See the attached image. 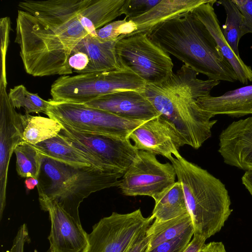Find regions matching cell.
Masks as SVG:
<instances>
[{
  "label": "cell",
  "instance_id": "cell-1",
  "mask_svg": "<svg viewBox=\"0 0 252 252\" xmlns=\"http://www.w3.org/2000/svg\"><path fill=\"white\" fill-rule=\"evenodd\" d=\"M126 0H24L18 3L15 42L34 77L73 73L68 60L85 36L123 14Z\"/></svg>",
  "mask_w": 252,
  "mask_h": 252
},
{
  "label": "cell",
  "instance_id": "cell-2",
  "mask_svg": "<svg viewBox=\"0 0 252 252\" xmlns=\"http://www.w3.org/2000/svg\"><path fill=\"white\" fill-rule=\"evenodd\" d=\"M198 73L185 64L163 82L147 85L143 94L158 112L176 128L185 145L199 149L212 135L217 120L201 109L196 99L210 94L220 81L197 78Z\"/></svg>",
  "mask_w": 252,
  "mask_h": 252
},
{
  "label": "cell",
  "instance_id": "cell-3",
  "mask_svg": "<svg viewBox=\"0 0 252 252\" xmlns=\"http://www.w3.org/2000/svg\"><path fill=\"white\" fill-rule=\"evenodd\" d=\"M147 34L166 53L209 79L238 80L233 68L211 34L191 11L159 24Z\"/></svg>",
  "mask_w": 252,
  "mask_h": 252
},
{
  "label": "cell",
  "instance_id": "cell-4",
  "mask_svg": "<svg viewBox=\"0 0 252 252\" xmlns=\"http://www.w3.org/2000/svg\"><path fill=\"white\" fill-rule=\"evenodd\" d=\"M184 192L194 235L205 240L219 232L232 210L225 185L206 170L182 157L169 159Z\"/></svg>",
  "mask_w": 252,
  "mask_h": 252
},
{
  "label": "cell",
  "instance_id": "cell-5",
  "mask_svg": "<svg viewBox=\"0 0 252 252\" xmlns=\"http://www.w3.org/2000/svg\"><path fill=\"white\" fill-rule=\"evenodd\" d=\"M124 174L94 166H75L42 156L37 188L39 195L54 200L80 222L79 207L91 193L119 186Z\"/></svg>",
  "mask_w": 252,
  "mask_h": 252
},
{
  "label": "cell",
  "instance_id": "cell-6",
  "mask_svg": "<svg viewBox=\"0 0 252 252\" xmlns=\"http://www.w3.org/2000/svg\"><path fill=\"white\" fill-rule=\"evenodd\" d=\"M146 83L128 68L106 72L62 75L52 84V100L85 104L98 97L124 91L143 93Z\"/></svg>",
  "mask_w": 252,
  "mask_h": 252
},
{
  "label": "cell",
  "instance_id": "cell-7",
  "mask_svg": "<svg viewBox=\"0 0 252 252\" xmlns=\"http://www.w3.org/2000/svg\"><path fill=\"white\" fill-rule=\"evenodd\" d=\"M116 49L122 67L133 71L147 85L160 84L173 73V63L168 54L153 42L146 32L119 39Z\"/></svg>",
  "mask_w": 252,
  "mask_h": 252
},
{
  "label": "cell",
  "instance_id": "cell-8",
  "mask_svg": "<svg viewBox=\"0 0 252 252\" xmlns=\"http://www.w3.org/2000/svg\"><path fill=\"white\" fill-rule=\"evenodd\" d=\"M49 101L46 114L49 118L79 131L129 137L145 122L123 118L84 104Z\"/></svg>",
  "mask_w": 252,
  "mask_h": 252
},
{
  "label": "cell",
  "instance_id": "cell-9",
  "mask_svg": "<svg viewBox=\"0 0 252 252\" xmlns=\"http://www.w3.org/2000/svg\"><path fill=\"white\" fill-rule=\"evenodd\" d=\"M59 135L71 146L114 171L125 173L138 150L128 137L88 132L62 124Z\"/></svg>",
  "mask_w": 252,
  "mask_h": 252
},
{
  "label": "cell",
  "instance_id": "cell-10",
  "mask_svg": "<svg viewBox=\"0 0 252 252\" xmlns=\"http://www.w3.org/2000/svg\"><path fill=\"white\" fill-rule=\"evenodd\" d=\"M172 164L159 162L154 154L139 151L118 186L126 196H148L155 201L175 182Z\"/></svg>",
  "mask_w": 252,
  "mask_h": 252
},
{
  "label": "cell",
  "instance_id": "cell-11",
  "mask_svg": "<svg viewBox=\"0 0 252 252\" xmlns=\"http://www.w3.org/2000/svg\"><path fill=\"white\" fill-rule=\"evenodd\" d=\"M154 219L152 215L144 217L140 209L126 214L113 212L93 226L84 252H126L138 234Z\"/></svg>",
  "mask_w": 252,
  "mask_h": 252
},
{
  "label": "cell",
  "instance_id": "cell-12",
  "mask_svg": "<svg viewBox=\"0 0 252 252\" xmlns=\"http://www.w3.org/2000/svg\"><path fill=\"white\" fill-rule=\"evenodd\" d=\"M39 201L41 209L48 212L51 221L50 252H84L88 245V234L81 222L54 200L39 195Z\"/></svg>",
  "mask_w": 252,
  "mask_h": 252
},
{
  "label": "cell",
  "instance_id": "cell-13",
  "mask_svg": "<svg viewBox=\"0 0 252 252\" xmlns=\"http://www.w3.org/2000/svg\"><path fill=\"white\" fill-rule=\"evenodd\" d=\"M119 39L103 40L97 37L95 32L85 36L70 55L68 64L72 72L85 74L122 68L116 49Z\"/></svg>",
  "mask_w": 252,
  "mask_h": 252
},
{
  "label": "cell",
  "instance_id": "cell-14",
  "mask_svg": "<svg viewBox=\"0 0 252 252\" xmlns=\"http://www.w3.org/2000/svg\"><path fill=\"white\" fill-rule=\"evenodd\" d=\"M6 88L0 93V219L6 205V187L9 162L17 145L25 142L20 114L8 98Z\"/></svg>",
  "mask_w": 252,
  "mask_h": 252
},
{
  "label": "cell",
  "instance_id": "cell-15",
  "mask_svg": "<svg viewBox=\"0 0 252 252\" xmlns=\"http://www.w3.org/2000/svg\"><path fill=\"white\" fill-rule=\"evenodd\" d=\"M138 151L162 156L168 159L179 153L184 142L175 126L161 115L148 120L129 134Z\"/></svg>",
  "mask_w": 252,
  "mask_h": 252
},
{
  "label": "cell",
  "instance_id": "cell-16",
  "mask_svg": "<svg viewBox=\"0 0 252 252\" xmlns=\"http://www.w3.org/2000/svg\"><path fill=\"white\" fill-rule=\"evenodd\" d=\"M218 151L225 163L252 170V116L232 122L221 132Z\"/></svg>",
  "mask_w": 252,
  "mask_h": 252
},
{
  "label": "cell",
  "instance_id": "cell-17",
  "mask_svg": "<svg viewBox=\"0 0 252 252\" xmlns=\"http://www.w3.org/2000/svg\"><path fill=\"white\" fill-rule=\"evenodd\" d=\"M84 104L132 120L146 122L160 115L143 92L135 91L106 94Z\"/></svg>",
  "mask_w": 252,
  "mask_h": 252
},
{
  "label": "cell",
  "instance_id": "cell-18",
  "mask_svg": "<svg viewBox=\"0 0 252 252\" xmlns=\"http://www.w3.org/2000/svg\"><path fill=\"white\" fill-rule=\"evenodd\" d=\"M216 2L217 0H209L196 7L191 12L202 22L211 34L221 53L233 68L238 80L247 85L249 82H252V68L234 53L224 38L213 5Z\"/></svg>",
  "mask_w": 252,
  "mask_h": 252
},
{
  "label": "cell",
  "instance_id": "cell-19",
  "mask_svg": "<svg viewBox=\"0 0 252 252\" xmlns=\"http://www.w3.org/2000/svg\"><path fill=\"white\" fill-rule=\"evenodd\" d=\"M196 103L201 109L214 116L221 114L238 118L252 114V85L228 91L218 96H201Z\"/></svg>",
  "mask_w": 252,
  "mask_h": 252
},
{
  "label": "cell",
  "instance_id": "cell-20",
  "mask_svg": "<svg viewBox=\"0 0 252 252\" xmlns=\"http://www.w3.org/2000/svg\"><path fill=\"white\" fill-rule=\"evenodd\" d=\"M42 156L75 166H94L103 171L117 172L71 146L59 134L32 145Z\"/></svg>",
  "mask_w": 252,
  "mask_h": 252
},
{
  "label": "cell",
  "instance_id": "cell-21",
  "mask_svg": "<svg viewBox=\"0 0 252 252\" xmlns=\"http://www.w3.org/2000/svg\"><path fill=\"white\" fill-rule=\"evenodd\" d=\"M209 0H161L156 5L142 15L128 19L133 21L137 30L130 34L148 33L159 24L178 15L191 12ZM130 35V34H129Z\"/></svg>",
  "mask_w": 252,
  "mask_h": 252
},
{
  "label": "cell",
  "instance_id": "cell-22",
  "mask_svg": "<svg viewBox=\"0 0 252 252\" xmlns=\"http://www.w3.org/2000/svg\"><path fill=\"white\" fill-rule=\"evenodd\" d=\"M155 201L152 215L155 222L168 220L189 213L182 186L178 181Z\"/></svg>",
  "mask_w": 252,
  "mask_h": 252
},
{
  "label": "cell",
  "instance_id": "cell-23",
  "mask_svg": "<svg viewBox=\"0 0 252 252\" xmlns=\"http://www.w3.org/2000/svg\"><path fill=\"white\" fill-rule=\"evenodd\" d=\"M20 119L23 139L33 145L57 136L63 128L61 124L50 118L20 114Z\"/></svg>",
  "mask_w": 252,
  "mask_h": 252
},
{
  "label": "cell",
  "instance_id": "cell-24",
  "mask_svg": "<svg viewBox=\"0 0 252 252\" xmlns=\"http://www.w3.org/2000/svg\"><path fill=\"white\" fill-rule=\"evenodd\" d=\"M192 224L189 213L168 220L155 222L148 228L151 239L147 252L159 244L177 237Z\"/></svg>",
  "mask_w": 252,
  "mask_h": 252
},
{
  "label": "cell",
  "instance_id": "cell-25",
  "mask_svg": "<svg viewBox=\"0 0 252 252\" xmlns=\"http://www.w3.org/2000/svg\"><path fill=\"white\" fill-rule=\"evenodd\" d=\"M217 2L223 6L226 18L221 31L227 42L234 53L240 57L238 44L241 36L243 16L236 4L232 0H220Z\"/></svg>",
  "mask_w": 252,
  "mask_h": 252
},
{
  "label": "cell",
  "instance_id": "cell-26",
  "mask_svg": "<svg viewBox=\"0 0 252 252\" xmlns=\"http://www.w3.org/2000/svg\"><path fill=\"white\" fill-rule=\"evenodd\" d=\"M16 171L21 177L38 179L41 165L42 155L31 144L23 142L16 146Z\"/></svg>",
  "mask_w": 252,
  "mask_h": 252
},
{
  "label": "cell",
  "instance_id": "cell-27",
  "mask_svg": "<svg viewBox=\"0 0 252 252\" xmlns=\"http://www.w3.org/2000/svg\"><path fill=\"white\" fill-rule=\"evenodd\" d=\"M8 98L15 108H24L25 114L43 113L46 115L50 102L40 97L37 94L27 90L23 85L10 89Z\"/></svg>",
  "mask_w": 252,
  "mask_h": 252
},
{
  "label": "cell",
  "instance_id": "cell-28",
  "mask_svg": "<svg viewBox=\"0 0 252 252\" xmlns=\"http://www.w3.org/2000/svg\"><path fill=\"white\" fill-rule=\"evenodd\" d=\"M137 30L135 23L125 18L123 20L110 22L95 30V34L99 38L106 41L118 40L130 34Z\"/></svg>",
  "mask_w": 252,
  "mask_h": 252
},
{
  "label": "cell",
  "instance_id": "cell-29",
  "mask_svg": "<svg viewBox=\"0 0 252 252\" xmlns=\"http://www.w3.org/2000/svg\"><path fill=\"white\" fill-rule=\"evenodd\" d=\"M194 235L193 224L177 237L164 242L147 252H183Z\"/></svg>",
  "mask_w": 252,
  "mask_h": 252
},
{
  "label": "cell",
  "instance_id": "cell-30",
  "mask_svg": "<svg viewBox=\"0 0 252 252\" xmlns=\"http://www.w3.org/2000/svg\"><path fill=\"white\" fill-rule=\"evenodd\" d=\"M161 0H126L123 14L130 19L139 17L149 11Z\"/></svg>",
  "mask_w": 252,
  "mask_h": 252
},
{
  "label": "cell",
  "instance_id": "cell-31",
  "mask_svg": "<svg viewBox=\"0 0 252 252\" xmlns=\"http://www.w3.org/2000/svg\"><path fill=\"white\" fill-rule=\"evenodd\" d=\"M237 6L243 18L241 30L242 37L252 33V0H232Z\"/></svg>",
  "mask_w": 252,
  "mask_h": 252
},
{
  "label": "cell",
  "instance_id": "cell-32",
  "mask_svg": "<svg viewBox=\"0 0 252 252\" xmlns=\"http://www.w3.org/2000/svg\"><path fill=\"white\" fill-rule=\"evenodd\" d=\"M149 226L144 228L138 234L126 252H147L151 239V235L147 233Z\"/></svg>",
  "mask_w": 252,
  "mask_h": 252
},
{
  "label": "cell",
  "instance_id": "cell-33",
  "mask_svg": "<svg viewBox=\"0 0 252 252\" xmlns=\"http://www.w3.org/2000/svg\"><path fill=\"white\" fill-rule=\"evenodd\" d=\"M29 240V232L26 224H23L19 228L10 250L5 252H24L25 243Z\"/></svg>",
  "mask_w": 252,
  "mask_h": 252
},
{
  "label": "cell",
  "instance_id": "cell-34",
  "mask_svg": "<svg viewBox=\"0 0 252 252\" xmlns=\"http://www.w3.org/2000/svg\"><path fill=\"white\" fill-rule=\"evenodd\" d=\"M206 240L201 237L193 235V239L183 252H200Z\"/></svg>",
  "mask_w": 252,
  "mask_h": 252
},
{
  "label": "cell",
  "instance_id": "cell-35",
  "mask_svg": "<svg viewBox=\"0 0 252 252\" xmlns=\"http://www.w3.org/2000/svg\"><path fill=\"white\" fill-rule=\"evenodd\" d=\"M200 252H227L221 242H211L205 244Z\"/></svg>",
  "mask_w": 252,
  "mask_h": 252
},
{
  "label": "cell",
  "instance_id": "cell-36",
  "mask_svg": "<svg viewBox=\"0 0 252 252\" xmlns=\"http://www.w3.org/2000/svg\"><path fill=\"white\" fill-rule=\"evenodd\" d=\"M242 182L252 196V170L245 172L242 177Z\"/></svg>",
  "mask_w": 252,
  "mask_h": 252
},
{
  "label": "cell",
  "instance_id": "cell-37",
  "mask_svg": "<svg viewBox=\"0 0 252 252\" xmlns=\"http://www.w3.org/2000/svg\"><path fill=\"white\" fill-rule=\"evenodd\" d=\"M26 188L28 190H32L38 184V180L32 177L27 178L25 181Z\"/></svg>",
  "mask_w": 252,
  "mask_h": 252
}]
</instances>
